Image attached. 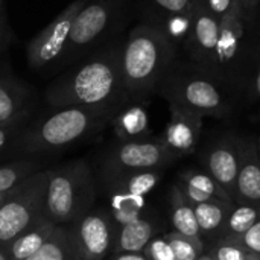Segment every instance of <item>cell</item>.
Listing matches in <instances>:
<instances>
[{
    "label": "cell",
    "mask_w": 260,
    "mask_h": 260,
    "mask_svg": "<svg viewBox=\"0 0 260 260\" xmlns=\"http://www.w3.org/2000/svg\"><path fill=\"white\" fill-rule=\"evenodd\" d=\"M123 43L113 40L84 59L72 64L47 84L44 99L52 108L64 107H126L129 102L120 73Z\"/></svg>",
    "instance_id": "6da1fadb"
},
{
    "label": "cell",
    "mask_w": 260,
    "mask_h": 260,
    "mask_svg": "<svg viewBox=\"0 0 260 260\" xmlns=\"http://www.w3.org/2000/svg\"><path fill=\"white\" fill-rule=\"evenodd\" d=\"M175 56L177 44L158 23H142L129 32L122 46L120 73L131 104L155 93Z\"/></svg>",
    "instance_id": "7a4b0ae2"
},
{
    "label": "cell",
    "mask_w": 260,
    "mask_h": 260,
    "mask_svg": "<svg viewBox=\"0 0 260 260\" xmlns=\"http://www.w3.org/2000/svg\"><path fill=\"white\" fill-rule=\"evenodd\" d=\"M120 110L122 107L111 105L53 108L34 123L24 125L12 143L17 151L24 154L61 151L98 134L113 122Z\"/></svg>",
    "instance_id": "3957f363"
},
{
    "label": "cell",
    "mask_w": 260,
    "mask_h": 260,
    "mask_svg": "<svg viewBox=\"0 0 260 260\" xmlns=\"http://www.w3.org/2000/svg\"><path fill=\"white\" fill-rule=\"evenodd\" d=\"M155 91L169 104H177L201 116L222 117L230 110L225 82L193 61L175 59Z\"/></svg>",
    "instance_id": "277c9868"
},
{
    "label": "cell",
    "mask_w": 260,
    "mask_h": 260,
    "mask_svg": "<svg viewBox=\"0 0 260 260\" xmlns=\"http://www.w3.org/2000/svg\"><path fill=\"white\" fill-rule=\"evenodd\" d=\"M96 200V186L85 161L47 171L44 197V219L55 225H67L91 212Z\"/></svg>",
    "instance_id": "5b68a950"
},
{
    "label": "cell",
    "mask_w": 260,
    "mask_h": 260,
    "mask_svg": "<svg viewBox=\"0 0 260 260\" xmlns=\"http://www.w3.org/2000/svg\"><path fill=\"white\" fill-rule=\"evenodd\" d=\"M126 3L128 0H87L72 23L56 69L70 67L113 41L117 29L123 24Z\"/></svg>",
    "instance_id": "8992f818"
},
{
    "label": "cell",
    "mask_w": 260,
    "mask_h": 260,
    "mask_svg": "<svg viewBox=\"0 0 260 260\" xmlns=\"http://www.w3.org/2000/svg\"><path fill=\"white\" fill-rule=\"evenodd\" d=\"M256 17L244 14L239 8L222 21L218 47L213 56L210 72H213L225 85L242 82L247 72L251 73L259 47L254 46Z\"/></svg>",
    "instance_id": "52a82bcc"
},
{
    "label": "cell",
    "mask_w": 260,
    "mask_h": 260,
    "mask_svg": "<svg viewBox=\"0 0 260 260\" xmlns=\"http://www.w3.org/2000/svg\"><path fill=\"white\" fill-rule=\"evenodd\" d=\"M47 171L37 172L18 184L0 204V245H8L44 219Z\"/></svg>",
    "instance_id": "ba28073f"
},
{
    "label": "cell",
    "mask_w": 260,
    "mask_h": 260,
    "mask_svg": "<svg viewBox=\"0 0 260 260\" xmlns=\"http://www.w3.org/2000/svg\"><path fill=\"white\" fill-rule=\"evenodd\" d=\"M64 229L75 260H105L113 251L116 227L110 212H88Z\"/></svg>",
    "instance_id": "9c48e42d"
},
{
    "label": "cell",
    "mask_w": 260,
    "mask_h": 260,
    "mask_svg": "<svg viewBox=\"0 0 260 260\" xmlns=\"http://www.w3.org/2000/svg\"><path fill=\"white\" fill-rule=\"evenodd\" d=\"M177 158L161 139L120 142L105 161V177L111 180L129 172L161 169Z\"/></svg>",
    "instance_id": "30bf717a"
},
{
    "label": "cell",
    "mask_w": 260,
    "mask_h": 260,
    "mask_svg": "<svg viewBox=\"0 0 260 260\" xmlns=\"http://www.w3.org/2000/svg\"><path fill=\"white\" fill-rule=\"evenodd\" d=\"M85 2L87 0H75L70 3L52 23L30 40L27 44V64L30 70L38 72L50 66L56 69L64 53L72 23Z\"/></svg>",
    "instance_id": "8fae6325"
},
{
    "label": "cell",
    "mask_w": 260,
    "mask_h": 260,
    "mask_svg": "<svg viewBox=\"0 0 260 260\" xmlns=\"http://www.w3.org/2000/svg\"><path fill=\"white\" fill-rule=\"evenodd\" d=\"M221 27L222 20L216 18L195 3L189 32L184 40V49L190 61L210 70L221 35Z\"/></svg>",
    "instance_id": "7c38bea8"
},
{
    "label": "cell",
    "mask_w": 260,
    "mask_h": 260,
    "mask_svg": "<svg viewBox=\"0 0 260 260\" xmlns=\"http://www.w3.org/2000/svg\"><path fill=\"white\" fill-rule=\"evenodd\" d=\"M35 104L34 90L0 66V126L26 123Z\"/></svg>",
    "instance_id": "4fadbf2b"
},
{
    "label": "cell",
    "mask_w": 260,
    "mask_h": 260,
    "mask_svg": "<svg viewBox=\"0 0 260 260\" xmlns=\"http://www.w3.org/2000/svg\"><path fill=\"white\" fill-rule=\"evenodd\" d=\"M169 111L171 119L161 140L178 157L192 154L201 136L204 116L177 104H169Z\"/></svg>",
    "instance_id": "5bb4252c"
},
{
    "label": "cell",
    "mask_w": 260,
    "mask_h": 260,
    "mask_svg": "<svg viewBox=\"0 0 260 260\" xmlns=\"http://www.w3.org/2000/svg\"><path fill=\"white\" fill-rule=\"evenodd\" d=\"M207 172L235 201L239 172V139H222L213 145L204 160Z\"/></svg>",
    "instance_id": "9a60e30c"
},
{
    "label": "cell",
    "mask_w": 260,
    "mask_h": 260,
    "mask_svg": "<svg viewBox=\"0 0 260 260\" xmlns=\"http://www.w3.org/2000/svg\"><path fill=\"white\" fill-rule=\"evenodd\" d=\"M235 203L260 206V157L254 139H239V172Z\"/></svg>",
    "instance_id": "2e32d148"
},
{
    "label": "cell",
    "mask_w": 260,
    "mask_h": 260,
    "mask_svg": "<svg viewBox=\"0 0 260 260\" xmlns=\"http://www.w3.org/2000/svg\"><path fill=\"white\" fill-rule=\"evenodd\" d=\"M157 235L158 225L152 219L143 216L134 222L116 229L111 253H143L146 245Z\"/></svg>",
    "instance_id": "e0dca14e"
},
{
    "label": "cell",
    "mask_w": 260,
    "mask_h": 260,
    "mask_svg": "<svg viewBox=\"0 0 260 260\" xmlns=\"http://www.w3.org/2000/svg\"><path fill=\"white\" fill-rule=\"evenodd\" d=\"M116 136L120 142L149 139L148 113L140 104H128L113 119Z\"/></svg>",
    "instance_id": "ac0fdd59"
},
{
    "label": "cell",
    "mask_w": 260,
    "mask_h": 260,
    "mask_svg": "<svg viewBox=\"0 0 260 260\" xmlns=\"http://www.w3.org/2000/svg\"><path fill=\"white\" fill-rule=\"evenodd\" d=\"M171 224L174 232L197 241H204L193 206L184 197L178 184H175L171 192Z\"/></svg>",
    "instance_id": "d6986e66"
},
{
    "label": "cell",
    "mask_w": 260,
    "mask_h": 260,
    "mask_svg": "<svg viewBox=\"0 0 260 260\" xmlns=\"http://www.w3.org/2000/svg\"><path fill=\"white\" fill-rule=\"evenodd\" d=\"M192 206L197 215V221H198L203 239L215 238V242H216L221 238L229 213L236 204H225L222 201L213 200V201H206V203L192 204Z\"/></svg>",
    "instance_id": "ffe728a7"
},
{
    "label": "cell",
    "mask_w": 260,
    "mask_h": 260,
    "mask_svg": "<svg viewBox=\"0 0 260 260\" xmlns=\"http://www.w3.org/2000/svg\"><path fill=\"white\" fill-rule=\"evenodd\" d=\"M56 225L43 221L37 227L30 229L29 232L23 233L8 245H3L6 253L9 254L11 260H27L30 259L35 253H38L43 245L50 239L52 233L55 232Z\"/></svg>",
    "instance_id": "44dd1931"
},
{
    "label": "cell",
    "mask_w": 260,
    "mask_h": 260,
    "mask_svg": "<svg viewBox=\"0 0 260 260\" xmlns=\"http://www.w3.org/2000/svg\"><path fill=\"white\" fill-rule=\"evenodd\" d=\"M257 221H260V206L236 204L229 213L227 222L218 241H235L248 233Z\"/></svg>",
    "instance_id": "7402d4cb"
},
{
    "label": "cell",
    "mask_w": 260,
    "mask_h": 260,
    "mask_svg": "<svg viewBox=\"0 0 260 260\" xmlns=\"http://www.w3.org/2000/svg\"><path fill=\"white\" fill-rule=\"evenodd\" d=\"M160 178H161V169L129 172V174L111 178L110 189L113 192H128L133 195L145 197L158 184Z\"/></svg>",
    "instance_id": "603a6c76"
},
{
    "label": "cell",
    "mask_w": 260,
    "mask_h": 260,
    "mask_svg": "<svg viewBox=\"0 0 260 260\" xmlns=\"http://www.w3.org/2000/svg\"><path fill=\"white\" fill-rule=\"evenodd\" d=\"M145 197L133 195L128 192H113L111 195V218L114 227H122L134 222L145 215Z\"/></svg>",
    "instance_id": "cb8c5ba5"
},
{
    "label": "cell",
    "mask_w": 260,
    "mask_h": 260,
    "mask_svg": "<svg viewBox=\"0 0 260 260\" xmlns=\"http://www.w3.org/2000/svg\"><path fill=\"white\" fill-rule=\"evenodd\" d=\"M180 183L204 193L209 195L212 198H216L222 203L227 204H236L232 197L221 187V184L209 174V172H203V171H197V169H187L183 171L180 174Z\"/></svg>",
    "instance_id": "d4e9b609"
},
{
    "label": "cell",
    "mask_w": 260,
    "mask_h": 260,
    "mask_svg": "<svg viewBox=\"0 0 260 260\" xmlns=\"http://www.w3.org/2000/svg\"><path fill=\"white\" fill-rule=\"evenodd\" d=\"M151 9L154 17L161 18L165 23L172 20H190L197 0H143Z\"/></svg>",
    "instance_id": "484cf974"
},
{
    "label": "cell",
    "mask_w": 260,
    "mask_h": 260,
    "mask_svg": "<svg viewBox=\"0 0 260 260\" xmlns=\"http://www.w3.org/2000/svg\"><path fill=\"white\" fill-rule=\"evenodd\" d=\"M40 165L38 160H21L0 166V193L12 190L26 178L37 174Z\"/></svg>",
    "instance_id": "4316f807"
},
{
    "label": "cell",
    "mask_w": 260,
    "mask_h": 260,
    "mask_svg": "<svg viewBox=\"0 0 260 260\" xmlns=\"http://www.w3.org/2000/svg\"><path fill=\"white\" fill-rule=\"evenodd\" d=\"M27 260H75L69 247L66 229L56 225L50 239L43 245V248Z\"/></svg>",
    "instance_id": "83f0119b"
},
{
    "label": "cell",
    "mask_w": 260,
    "mask_h": 260,
    "mask_svg": "<svg viewBox=\"0 0 260 260\" xmlns=\"http://www.w3.org/2000/svg\"><path fill=\"white\" fill-rule=\"evenodd\" d=\"M166 236L172 245L175 260H200L201 256H204V248H206L204 241H197L183 236L177 232L168 233Z\"/></svg>",
    "instance_id": "f1b7e54d"
},
{
    "label": "cell",
    "mask_w": 260,
    "mask_h": 260,
    "mask_svg": "<svg viewBox=\"0 0 260 260\" xmlns=\"http://www.w3.org/2000/svg\"><path fill=\"white\" fill-rule=\"evenodd\" d=\"M213 260H260V254L241 247L238 244L218 241L213 244L212 253L209 254Z\"/></svg>",
    "instance_id": "f546056e"
},
{
    "label": "cell",
    "mask_w": 260,
    "mask_h": 260,
    "mask_svg": "<svg viewBox=\"0 0 260 260\" xmlns=\"http://www.w3.org/2000/svg\"><path fill=\"white\" fill-rule=\"evenodd\" d=\"M148 260H175L172 245L166 235H157L143 250Z\"/></svg>",
    "instance_id": "4dcf8cb0"
},
{
    "label": "cell",
    "mask_w": 260,
    "mask_h": 260,
    "mask_svg": "<svg viewBox=\"0 0 260 260\" xmlns=\"http://www.w3.org/2000/svg\"><path fill=\"white\" fill-rule=\"evenodd\" d=\"M197 5L222 21L238 11L236 0H197Z\"/></svg>",
    "instance_id": "1f68e13d"
},
{
    "label": "cell",
    "mask_w": 260,
    "mask_h": 260,
    "mask_svg": "<svg viewBox=\"0 0 260 260\" xmlns=\"http://www.w3.org/2000/svg\"><path fill=\"white\" fill-rule=\"evenodd\" d=\"M222 242H230V244H238L241 247H245L254 253L260 254V221H257V224L244 236L235 239V241H222Z\"/></svg>",
    "instance_id": "d6a6232c"
},
{
    "label": "cell",
    "mask_w": 260,
    "mask_h": 260,
    "mask_svg": "<svg viewBox=\"0 0 260 260\" xmlns=\"http://www.w3.org/2000/svg\"><path fill=\"white\" fill-rule=\"evenodd\" d=\"M26 123H15V125H2L0 126V151L15 140V137L20 134V131L24 128Z\"/></svg>",
    "instance_id": "836d02e7"
},
{
    "label": "cell",
    "mask_w": 260,
    "mask_h": 260,
    "mask_svg": "<svg viewBox=\"0 0 260 260\" xmlns=\"http://www.w3.org/2000/svg\"><path fill=\"white\" fill-rule=\"evenodd\" d=\"M12 40V32L5 20V14H3V9H0V55L3 53V50L9 46Z\"/></svg>",
    "instance_id": "e575fe53"
},
{
    "label": "cell",
    "mask_w": 260,
    "mask_h": 260,
    "mask_svg": "<svg viewBox=\"0 0 260 260\" xmlns=\"http://www.w3.org/2000/svg\"><path fill=\"white\" fill-rule=\"evenodd\" d=\"M236 5H238V8L244 14H247L250 17H256L257 15V8H259L260 0H236Z\"/></svg>",
    "instance_id": "d590c367"
},
{
    "label": "cell",
    "mask_w": 260,
    "mask_h": 260,
    "mask_svg": "<svg viewBox=\"0 0 260 260\" xmlns=\"http://www.w3.org/2000/svg\"><path fill=\"white\" fill-rule=\"evenodd\" d=\"M253 85L256 90V94L260 98V47L256 53V59H254V67H253Z\"/></svg>",
    "instance_id": "8d00e7d4"
},
{
    "label": "cell",
    "mask_w": 260,
    "mask_h": 260,
    "mask_svg": "<svg viewBox=\"0 0 260 260\" xmlns=\"http://www.w3.org/2000/svg\"><path fill=\"white\" fill-rule=\"evenodd\" d=\"M110 260H148L143 253H116Z\"/></svg>",
    "instance_id": "74e56055"
},
{
    "label": "cell",
    "mask_w": 260,
    "mask_h": 260,
    "mask_svg": "<svg viewBox=\"0 0 260 260\" xmlns=\"http://www.w3.org/2000/svg\"><path fill=\"white\" fill-rule=\"evenodd\" d=\"M0 260H11L9 254L6 253V250H5L3 245H0Z\"/></svg>",
    "instance_id": "f35d334b"
},
{
    "label": "cell",
    "mask_w": 260,
    "mask_h": 260,
    "mask_svg": "<svg viewBox=\"0 0 260 260\" xmlns=\"http://www.w3.org/2000/svg\"><path fill=\"white\" fill-rule=\"evenodd\" d=\"M14 189H15V187H14ZM14 189H12V190H14ZM12 190H9V192H5V193H0V204H2V203H3V201H5V200L9 197V195H11V193H12Z\"/></svg>",
    "instance_id": "ab89813d"
},
{
    "label": "cell",
    "mask_w": 260,
    "mask_h": 260,
    "mask_svg": "<svg viewBox=\"0 0 260 260\" xmlns=\"http://www.w3.org/2000/svg\"><path fill=\"white\" fill-rule=\"evenodd\" d=\"M200 260H213V259H212L209 254H204V256H201V257H200Z\"/></svg>",
    "instance_id": "60d3db41"
},
{
    "label": "cell",
    "mask_w": 260,
    "mask_h": 260,
    "mask_svg": "<svg viewBox=\"0 0 260 260\" xmlns=\"http://www.w3.org/2000/svg\"><path fill=\"white\" fill-rule=\"evenodd\" d=\"M256 142H257V151H259V157H260V137L256 139Z\"/></svg>",
    "instance_id": "b9f144b4"
},
{
    "label": "cell",
    "mask_w": 260,
    "mask_h": 260,
    "mask_svg": "<svg viewBox=\"0 0 260 260\" xmlns=\"http://www.w3.org/2000/svg\"><path fill=\"white\" fill-rule=\"evenodd\" d=\"M0 9H3V0H0Z\"/></svg>",
    "instance_id": "7bdbcfd3"
}]
</instances>
